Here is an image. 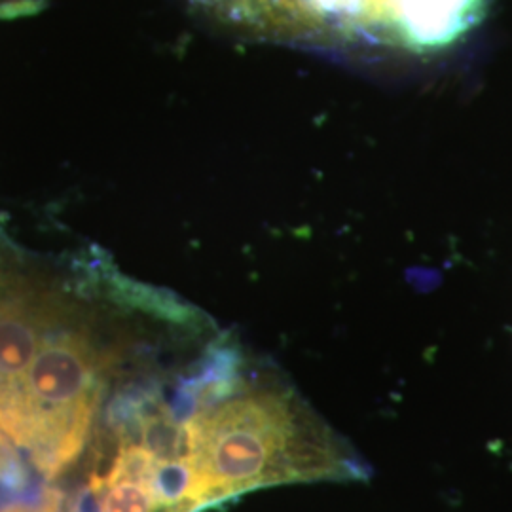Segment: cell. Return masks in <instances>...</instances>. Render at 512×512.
Here are the masks:
<instances>
[{"label": "cell", "mask_w": 512, "mask_h": 512, "mask_svg": "<svg viewBox=\"0 0 512 512\" xmlns=\"http://www.w3.org/2000/svg\"><path fill=\"white\" fill-rule=\"evenodd\" d=\"M0 484L8 488H19L23 484V463L18 450L10 444L0 431Z\"/></svg>", "instance_id": "5"}, {"label": "cell", "mask_w": 512, "mask_h": 512, "mask_svg": "<svg viewBox=\"0 0 512 512\" xmlns=\"http://www.w3.org/2000/svg\"><path fill=\"white\" fill-rule=\"evenodd\" d=\"M164 454L147 440L118 448L109 469L88 488L95 512H158L164 507Z\"/></svg>", "instance_id": "4"}, {"label": "cell", "mask_w": 512, "mask_h": 512, "mask_svg": "<svg viewBox=\"0 0 512 512\" xmlns=\"http://www.w3.org/2000/svg\"><path fill=\"white\" fill-rule=\"evenodd\" d=\"M181 511H202L258 488L365 480L368 467L293 389L256 385L192 412L181 427Z\"/></svg>", "instance_id": "1"}, {"label": "cell", "mask_w": 512, "mask_h": 512, "mask_svg": "<svg viewBox=\"0 0 512 512\" xmlns=\"http://www.w3.org/2000/svg\"><path fill=\"white\" fill-rule=\"evenodd\" d=\"M37 10L35 0H0V18H14Z\"/></svg>", "instance_id": "6"}, {"label": "cell", "mask_w": 512, "mask_h": 512, "mask_svg": "<svg viewBox=\"0 0 512 512\" xmlns=\"http://www.w3.org/2000/svg\"><path fill=\"white\" fill-rule=\"evenodd\" d=\"M78 298L57 275L0 239V431L14 439L23 380Z\"/></svg>", "instance_id": "3"}, {"label": "cell", "mask_w": 512, "mask_h": 512, "mask_svg": "<svg viewBox=\"0 0 512 512\" xmlns=\"http://www.w3.org/2000/svg\"><path fill=\"white\" fill-rule=\"evenodd\" d=\"M4 512H59V507H57V501H55L54 497H48L46 501H42L40 505H35V507L18 505V507H10V509H6Z\"/></svg>", "instance_id": "7"}, {"label": "cell", "mask_w": 512, "mask_h": 512, "mask_svg": "<svg viewBox=\"0 0 512 512\" xmlns=\"http://www.w3.org/2000/svg\"><path fill=\"white\" fill-rule=\"evenodd\" d=\"M118 359L120 349L105 342L80 298L38 349L21 387L12 446L44 478L61 475L80 458Z\"/></svg>", "instance_id": "2"}]
</instances>
